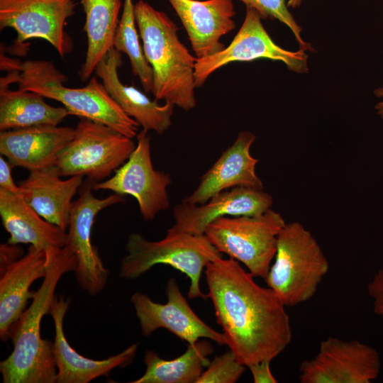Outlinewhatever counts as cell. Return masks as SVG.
Masks as SVG:
<instances>
[{"label":"cell","instance_id":"cell-1","mask_svg":"<svg viewBox=\"0 0 383 383\" xmlns=\"http://www.w3.org/2000/svg\"><path fill=\"white\" fill-rule=\"evenodd\" d=\"M209 293L226 345L248 367L272 361L292 338L286 306L270 287L257 284L254 276L233 258L222 257L205 268Z\"/></svg>","mask_w":383,"mask_h":383},{"label":"cell","instance_id":"cell-2","mask_svg":"<svg viewBox=\"0 0 383 383\" xmlns=\"http://www.w3.org/2000/svg\"><path fill=\"white\" fill-rule=\"evenodd\" d=\"M45 250L46 275L35 292L30 306L11 328L10 339L13 349L0 362L4 383H55L57 381L53 342L41 338L40 324L43 317L50 312L60 279L65 274L74 272L77 261L66 247L50 248Z\"/></svg>","mask_w":383,"mask_h":383},{"label":"cell","instance_id":"cell-3","mask_svg":"<svg viewBox=\"0 0 383 383\" xmlns=\"http://www.w3.org/2000/svg\"><path fill=\"white\" fill-rule=\"evenodd\" d=\"M1 69L7 72L1 77V82L9 85L17 83L18 89L57 101L70 115L106 125L131 138L138 133V123L121 109L96 77L84 87L70 88L64 85L67 77L51 62H21L2 54Z\"/></svg>","mask_w":383,"mask_h":383},{"label":"cell","instance_id":"cell-4","mask_svg":"<svg viewBox=\"0 0 383 383\" xmlns=\"http://www.w3.org/2000/svg\"><path fill=\"white\" fill-rule=\"evenodd\" d=\"M134 13L143 53L152 70L155 99L185 111L193 109L196 57L180 41L176 24L143 0L134 4Z\"/></svg>","mask_w":383,"mask_h":383},{"label":"cell","instance_id":"cell-5","mask_svg":"<svg viewBox=\"0 0 383 383\" xmlns=\"http://www.w3.org/2000/svg\"><path fill=\"white\" fill-rule=\"evenodd\" d=\"M126 251V255L121 261V278L135 279L156 265H168L189 279L187 294L189 299L208 298L200 289L201 273L209 262L222 257L204 235L170 228L167 229L165 237L157 241L148 240L138 233H131Z\"/></svg>","mask_w":383,"mask_h":383},{"label":"cell","instance_id":"cell-6","mask_svg":"<svg viewBox=\"0 0 383 383\" xmlns=\"http://www.w3.org/2000/svg\"><path fill=\"white\" fill-rule=\"evenodd\" d=\"M329 270V262L311 233L298 221L281 230L274 262L265 279L286 306L311 299Z\"/></svg>","mask_w":383,"mask_h":383},{"label":"cell","instance_id":"cell-7","mask_svg":"<svg viewBox=\"0 0 383 383\" xmlns=\"http://www.w3.org/2000/svg\"><path fill=\"white\" fill-rule=\"evenodd\" d=\"M285 224L281 214L270 209L255 216L217 218L206 226L204 235L221 254L242 262L254 277L265 279Z\"/></svg>","mask_w":383,"mask_h":383},{"label":"cell","instance_id":"cell-8","mask_svg":"<svg viewBox=\"0 0 383 383\" xmlns=\"http://www.w3.org/2000/svg\"><path fill=\"white\" fill-rule=\"evenodd\" d=\"M72 140L55 164L61 177L80 175L96 183L104 181L130 157L136 145L113 128L82 118Z\"/></svg>","mask_w":383,"mask_h":383},{"label":"cell","instance_id":"cell-9","mask_svg":"<svg viewBox=\"0 0 383 383\" xmlns=\"http://www.w3.org/2000/svg\"><path fill=\"white\" fill-rule=\"evenodd\" d=\"M171 183L169 173L154 168L150 137L143 129L137 135V144L129 158L111 178L94 183L92 189L132 196L138 202L143 219L150 221L170 207L167 188Z\"/></svg>","mask_w":383,"mask_h":383},{"label":"cell","instance_id":"cell-10","mask_svg":"<svg viewBox=\"0 0 383 383\" xmlns=\"http://www.w3.org/2000/svg\"><path fill=\"white\" fill-rule=\"evenodd\" d=\"M93 182L87 179L72 202L65 246L75 257V277L80 288L95 296L106 287L109 272L102 263L97 249L92 245L91 233L96 215L111 205L123 201L122 195L111 194L99 199L91 192Z\"/></svg>","mask_w":383,"mask_h":383},{"label":"cell","instance_id":"cell-11","mask_svg":"<svg viewBox=\"0 0 383 383\" xmlns=\"http://www.w3.org/2000/svg\"><path fill=\"white\" fill-rule=\"evenodd\" d=\"M261 19L255 10L246 8L244 21L230 45L214 55L196 58V87H201L218 69L233 62L268 59L284 62L290 71L294 72H308V55L305 51L301 48L291 51L279 46L264 28Z\"/></svg>","mask_w":383,"mask_h":383},{"label":"cell","instance_id":"cell-12","mask_svg":"<svg viewBox=\"0 0 383 383\" xmlns=\"http://www.w3.org/2000/svg\"><path fill=\"white\" fill-rule=\"evenodd\" d=\"M378 352L358 340L330 336L320 343L318 353L299 367L301 383H370L379 375Z\"/></svg>","mask_w":383,"mask_h":383},{"label":"cell","instance_id":"cell-13","mask_svg":"<svg viewBox=\"0 0 383 383\" xmlns=\"http://www.w3.org/2000/svg\"><path fill=\"white\" fill-rule=\"evenodd\" d=\"M75 6L74 0H0V30L14 29L18 44L45 40L64 57L73 48L65 26Z\"/></svg>","mask_w":383,"mask_h":383},{"label":"cell","instance_id":"cell-14","mask_svg":"<svg viewBox=\"0 0 383 383\" xmlns=\"http://www.w3.org/2000/svg\"><path fill=\"white\" fill-rule=\"evenodd\" d=\"M166 295V304L155 302L139 292L132 295L131 301L144 336L164 328L191 345L200 338L210 339L219 345H226L223 333L211 328L194 312L173 277L167 281Z\"/></svg>","mask_w":383,"mask_h":383},{"label":"cell","instance_id":"cell-15","mask_svg":"<svg viewBox=\"0 0 383 383\" xmlns=\"http://www.w3.org/2000/svg\"><path fill=\"white\" fill-rule=\"evenodd\" d=\"M272 196L264 188L237 187L223 191L202 204L182 201L173 209L171 230L204 235L206 226L225 216H255L271 209Z\"/></svg>","mask_w":383,"mask_h":383},{"label":"cell","instance_id":"cell-16","mask_svg":"<svg viewBox=\"0 0 383 383\" xmlns=\"http://www.w3.org/2000/svg\"><path fill=\"white\" fill-rule=\"evenodd\" d=\"M70 304V299L56 296L49 312L55 326L53 352L57 370L56 382L88 383L97 377L108 376L113 370L123 368L133 361L138 349L135 343L104 360L91 359L76 351L69 344L63 329Z\"/></svg>","mask_w":383,"mask_h":383},{"label":"cell","instance_id":"cell-17","mask_svg":"<svg viewBox=\"0 0 383 383\" xmlns=\"http://www.w3.org/2000/svg\"><path fill=\"white\" fill-rule=\"evenodd\" d=\"M255 135L250 131L238 133L228 148L201 177L196 189L182 201L202 204L214 195L237 187L264 188L255 167L259 160L250 154Z\"/></svg>","mask_w":383,"mask_h":383},{"label":"cell","instance_id":"cell-18","mask_svg":"<svg viewBox=\"0 0 383 383\" xmlns=\"http://www.w3.org/2000/svg\"><path fill=\"white\" fill-rule=\"evenodd\" d=\"M74 131L68 126L43 125L1 131L0 153L12 167L30 172L51 167Z\"/></svg>","mask_w":383,"mask_h":383},{"label":"cell","instance_id":"cell-19","mask_svg":"<svg viewBox=\"0 0 383 383\" xmlns=\"http://www.w3.org/2000/svg\"><path fill=\"white\" fill-rule=\"evenodd\" d=\"M188 34L196 58L223 50V35L235 28L232 0H168Z\"/></svg>","mask_w":383,"mask_h":383},{"label":"cell","instance_id":"cell-20","mask_svg":"<svg viewBox=\"0 0 383 383\" xmlns=\"http://www.w3.org/2000/svg\"><path fill=\"white\" fill-rule=\"evenodd\" d=\"M122 63L121 53L112 48L97 65L94 73L121 109L143 130L162 134L172 124L174 106L168 103L160 104L135 87L123 84L118 73Z\"/></svg>","mask_w":383,"mask_h":383},{"label":"cell","instance_id":"cell-21","mask_svg":"<svg viewBox=\"0 0 383 383\" xmlns=\"http://www.w3.org/2000/svg\"><path fill=\"white\" fill-rule=\"evenodd\" d=\"M46 250L30 245L20 259L0 272V338L4 342L10 338L13 324L19 318L35 292L32 284L44 278L47 272Z\"/></svg>","mask_w":383,"mask_h":383},{"label":"cell","instance_id":"cell-22","mask_svg":"<svg viewBox=\"0 0 383 383\" xmlns=\"http://www.w3.org/2000/svg\"><path fill=\"white\" fill-rule=\"evenodd\" d=\"M55 166L30 172L18 184L24 201L47 221L67 231L72 198L83 184L84 177L60 178Z\"/></svg>","mask_w":383,"mask_h":383},{"label":"cell","instance_id":"cell-23","mask_svg":"<svg viewBox=\"0 0 383 383\" xmlns=\"http://www.w3.org/2000/svg\"><path fill=\"white\" fill-rule=\"evenodd\" d=\"M0 216L9 244H30L45 250L65 246L67 231L45 220L20 196L1 188Z\"/></svg>","mask_w":383,"mask_h":383},{"label":"cell","instance_id":"cell-24","mask_svg":"<svg viewBox=\"0 0 383 383\" xmlns=\"http://www.w3.org/2000/svg\"><path fill=\"white\" fill-rule=\"evenodd\" d=\"M85 13L84 31L87 38L84 62L79 70L82 80L90 78L97 65L113 48L122 0H79Z\"/></svg>","mask_w":383,"mask_h":383},{"label":"cell","instance_id":"cell-25","mask_svg":"<svg viewBox=\"0 0 383 383\" xmlns=\"http://www.w3.org/2000/svg\"><path fill=\"white\" fill-rule=\"evenodd\" d=\"M1 131L32 126H57L70 115L66 108L55 107L39 94L18 89L0 82Z\"/></svg>","mask_w":383,"mask_h":383},{"label":"cell","instance_id":"cell-26","mask_svg":"<svg viewBox=\"0 0 383 383\" xmlns=\"http://www.w3.org/2000/svg\"><path fill=\"white\" fill-rule=\"evenodd\" d=\"M213 352L210 342L198 340L189 344L186 351L173 360H164L153 350L144 356L145 373L132 383H196L210 363L208 357Z\"/></svg>","mask_w":383,"mask_h":383},{"label":"cell","instance_id":"cell-27","mask_svg":"<svg viewBox=\"0 0 383 383\" xmlns=\"http://www.w3.org/2000/svg\"><path fill=\"white\" fill-rule=\"evenodd\" d=\"M133 0H123V12L113 40V48L129 57L131 69L147 92L153 89L152 70L147 62L135 27Z\"/></svg>","mask_w":383,"mask_h":383},{"label":"cell","instance_id":"cell-28","mask_svg":"<svg viewBox=\"0 0 383 383\" xmlns=\"http://www.w3.org/2000/svg\"><path fill=\"white\" fill-rule=\"evenodd\" d=\"M238 1H242L246 6V8H251L255 10L263 19H276L283 23L292 31L301 49L304 51L313 50L311 45L301 38V28L297 24L289 12L286 0Z\"/></svg>","mask_w":383,"mask_h":383},{"label":"cell","instance_id":"cell-29","mask_svg":"<svg viewBox=\"0 0 383 383\" xmlns=\"http://www.w3.org/2000/svg\"><path fill=\"white\" fill-rule=\"evenodd\" d=\"M245 367L229 349L210 362L196 383H234L243 374Z\"/></svg>","mask_w":383,"mask_h":383},{"label":"cell","instance_id":"cell-30","mask_svg":"<svg viewBox=\"0 0 383 383\" xmlns=\"http://www.w3.org/2000/svg\"><path fill=\"white\" fill-rule=\"evenodd\" d=\"M367 292L372 301L374 313L383 321V268L377 271L368 283Z\"/></svg>","mask_w":383,"mask_h":383},{"label":"cell","instance_id":"cell-31","mask_svg":"<svg viewBox=\"0 0 383 383\" xmlns=\"http://www.w3.org/2000/svg\"><path fill=\"white\" fill-rule=\"evenodd\" d=\"M11 165L2 155L0 157V188L18 196L21 195V189L16 184L11 175Z\"/></svg>","mask_w":383,"mask_h":383},{"label":"cell","instance_id":"cell-32","mask_svg":"<svg viewBox=\"0 0 383 383\" xmlns=\"http://www.w3.org/2000/svg\"><path fill=\"white\" fill-rule=\"evenodd\" d=\"M270 361L264 360L249 365L248 367L252 374L255 383H277L270 370Z\"/></svg>","mask_w":383,"mask_h":383},{"label":"cell","instance_id":"cell-33","mask_svg":"<svg viewBox=\"0 0 383 383\" xmlns=\"http://www.w3.org/2000/svg\"><path fill=\"white\" fill-rule=\"evenodd\" d=\"M23 254V249L18 245L1 243L0 245V272L20 259Z\"/></svg>","mask_w":383,"mask_h":383},{"label":"cell","instance_id":"cell-34","mask_svg":"<svg viewBox=\"0 0 383 383\" xmlns=\"http://www.w3.org/2000/svg\"><path fill=\"white\" fill-rule=\"evenodd\" d=\"M374 94L380 99V101L376 104L374 109L378 116L383 119V83L381 87L374 91Z\"/></svg>","mask_w":383,"mask_h":383},{"label":"cell","instance_id":"cell-35","mask_svg":"<svg viewBox=\"0 0 383 383\" xmlns=\"http://www.w3.org/2000/svg\"><path fill=\"white\" fill-rule=\"evenodd\" d=\"M301 1L302 0H288L287 6L288 7L296 9V8H298L301 5Z\"/></svg>","mask_w":383,"mask_h":383}]
</instances>
